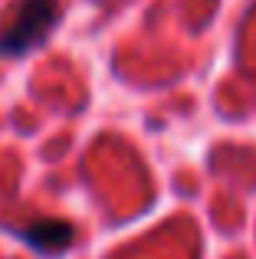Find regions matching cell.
<instances>
[{"mask_svg": "<svg viewBox=\"0 0 256 259\" xmlns=\"http://www.w3.org/2000/svg\"><path fill=\"white\" fill-rule=\"evenodd\" d=\"M56 0H20L0 23V56H23L33 46H39L56 26Z\"/></svg>", "mask_w": 256, "mask_h": 259, "instance_id": "obj_1", "label": "cell"}, {"mask_svg": "<svg viewBox=\"0 0 256 259\" xmlns=\"http://www.w3.org/2000/svg\"><path fill=\"white\" fill-rule=\"evenodd\" d=\"M17 233H20V240H23L26 246H33L43 256L63 253V249H69L72 240H76V227H72L69 220H56V217L33 220V223H26L23 230H17Z\"/></svg>", "mask_w": 256, "mask_h": 259, "instance_id": "obj_2", "label": "cell"}]
</instances>
